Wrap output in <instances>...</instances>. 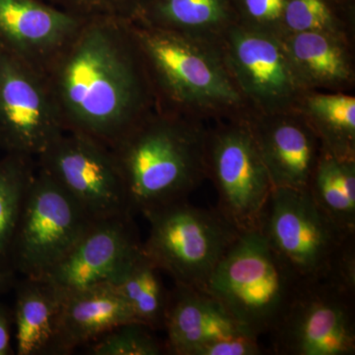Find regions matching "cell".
<instances>
[{
  "mask_svg": "<svg viewBox=\"0 0 355 355\" xmlns=\"http://www.w3.org/2000/svg\"><path fill=\"white\" fill-rule=\"evenodd\" d=\"M257 230L303 282L335 280L355 233L336 226L307 189L273 188Z\"/></svg>",
  "mask_w": 355,
  "mask_h": 355,
  "instance_id": "obj_5",
  "label": "cell"
},
{
  "mask_svg": "<svg viewBox=\"0 0 355 355\" xmlns=\"http://www.w3.org/2000/svg\"><path fill=\"white\" fill-rule=\"evenodd\" d=\"M307 190L336 226L355 233V158L338 157L322 147Z\"/></svg>",
  "mask_w": 355,
  "mask_h": 355,
  "instance_id": "obj_21",
  "label": "cell"
},
{
  "mask_svg": "<svg viewBox=\"0 0 355 355\" xmlns=\"http://www.w3.org/2000/svg\"><path fill=\"white\" fill-rule=\"evenodd\" d=\"M149 235L142 251L174 284L205 291L240 232L216 209L186 200L144 214Z\"/></svg>",
  "mask_w": 355,
  "mask_h": 355,
  "instance_id": "obj_6",
  "label": "cell"
},
{
  "mask_svg": "<svg viewBox=\"0 0 355 355\" xmlns=\"http://www.w3.org/2000/svg\"><path fill=\"white\" fill-rule=\"evenodd\" d=\"M36 171V159L9 153L0 157V270H13L14 235Z\"/></svg>",
  "mask_w": 355,
  "mask_h": 355,
  "instance_id": "obj_24",
  "label": "cell"
},
{
  "mask_svg": "<svg viewBox=\"0 0 355 355\" xmlns=\"http://www.w3.org/2000/svg\"><path fill=\"white\" fill-rule=\"evenodd\" d=\"M205 159L218 191L217 210L239 232L256 230L273 186L249 125L207 137Z\"/></svg>",
  "mask_w": 355,
  "mask_h": 355,
  "instance_id": "obj_11",
  "label": "cell"
},
{
  "mask_svg": "<svg viewBox=\"0 0 355 355\" xmlns=\"http://www.w3.org/2000/svg\"><path fill=\"white\" fill-rule=\"evenodd\" d=\"M226 34V64L240 93L268 112L289 106L304 86L284 39L241 25H231Z\"/></svg>",
  "mask_w": 355,
  "mask_h": 355,
  "instance_id": "obj_12",
  "label": "cell"
},
{
  "mask_svg": "<svg viewBox=\"0 0 355 355\" xmlns=\"http://www.w3.org/2000/svg\"><path fill=\"white\" fill-rule=\"evenodd\" d=\"M12 310L17 355H58V322L64 292L44 279L23 277Z\"/></svg>",
  "mask_w": 355,
  "mask_h": 355,
  "instance_id": "obj_18",
  "label": "cell"
},
{
  "mask_svg": "<svg viewBox=\"0 0 355 355\" xmlns=\"http://www.w3.org/2000/svg\"><path fill=\"white\" fill-rule=\"evenodd\" d=\"M36 162L94 220L132 216L113 151L97 140L65 132Z\"/></svg>",
  "mask_w": 355,
  "mask_h": 355,
  "instance_id": "obj_9",
  "label": "cell"
},
{
  "mask_svg": "<svg viewBox=\"0 0 355 355\" xmlns=\"http://www.w3.org/2000/svg\"><path fill=\"white\" fill-rule=\"evenodd\" d=\"M160 270L141 251L112 284L120 291L135 321L151 330H164L169 292Z\"/></svg>",
  "mask_w": 355,
  "mask_h": 355,
  "instance_id": "obj_22",
  "label": "cell"
},
{
  "mask_svg": "<svg viewBox=\"0 0 355 355\" xmlns=\"http://www.w3.org/2000/svg\"><path fill=\"white\" fill-rule=\"evenodd\" d=\"M299 80L306 86H336L352 78L349 55L338 35L304 32L284 37Z\"/></svg>",
  "mask_w": 355,
  "mask_h": 355,
  "instance_id": "obj_20",
  "label": "cell"
},
{
  "mask_svg": "<svg viewBox=\"0 0 355 355\" xmlns=\"http://www.w3.org/2000/svg\"><path fill=\"white\" fill-rule=\"evenodd\" d=\"M12 336V310L0 301V355L15 354Z\"/></svg>",
  "mask_w": 355,
  "mask_h": 355,
  "instance_id": "obj_30",
  "label": "cell"
},
{
  "mask_svg": "<svg viewBox=\"0 0 355 355\" xmlns=\"http://www.w3.org/2000/svg\"><path fill=\"white\" fill-rule=\"evenodd\" d=\"M85 20L44 0H0V44L44 73Z\"/></svg>",
  "mask_w": 355,
  "mask_h": 355,
  "instance_id": "obj_14",
  "label": "cell"
},
{
  "mask_svg": "<svg viewBox=\"0 0 355 355\" xmlns=\"http://www.w3.org/2000/svg\"><path fill=\"white\" fill-rule=\"evenodd\" d=\"M153 330L139 322H128L112 329L88 343L90 355H161L164 343L154 335Z\"/></svg>",
  "mask_w": 355,
  "mask_h": 355,
  "instance_id": "obj_25",
  "label": "cell"
},
{
  "mask_svg": "<svg viewBox=\"0 0 355 355\" xmlns=\"http://www.w3.org/2000/svg\"><path fill=\"white\" fill-rule=\"evenodd\" d=\"M132 23L148 73L155 109L178 114L200 107H231L241 93L209 42Z\"/></svg>",
  "mask_w": 355,
  "mask_h": 355,
  "instance_id": "obj_4",
  "label": "cell"
},
{
  "mask_svg": "<svg viewBox=\"0 0 355 355\" xmlns=\"http://www.w3.org/2000/svg\"><path fill=\"white\" fill-rule=\"evenodd\" d=\"M273 188L307 189L322 144L307 120L268 114L249 125Z\"/></svg>",
  "mask_w": 355,
  "mask_h": 355,
  "instance_id": "obj_15",
  "label": "cell"
},
{
  "mask_svg": "<svg viewBox=\"0 0 355 355\" xmlns=\"http://www.w3.org/2000/svg\"><path fill=\"white\" fill-rule=\"evenodd\" d=\"M141 251L130 214L100 219L44 279L64 292L112 284Z\"/></svg>",
  "mask_w": 355,
  "mask_h": 355,
  "instance_id": "obj_13",
  "label": "cell"
},
{
  "mask_svg": "<svg viewBox=\"0 0 355 355\" xmlns=\"http://www.w3.org/2000/svg\"><path fill=\"white\" fill-rule=\"evenodd\" d=\"M207 137L183 116L154 109L112 148L132 214L186 200L207 176Z\"/></svg>",
  "mask_w": 355,
  "mask_h": 355,
  "instance_id": "obj_2",
  "label": "cell"
},
{
  "mask_svg": "<svg viewBox=\"0 0 355 355\" xmlns=\"http://www.w3.org/2000/svg\"><path fill=\"white\" fill-rule=\"evenodd\" d=\"M166 352L195 355L203 345L237 334H250L209 292L175 284L166 312Z\"/></svg>",
  "mask_w": 355,
  "mask_h": 355,
  "instance_id": "obj_16",
  "label": "cell"
},
{
  "mask_svg": "<svg viewBox=\"0 0 355 355\" xmlns=\"http://www.w3.org/2000/svg\"><path fill=\"white\" fill-rule=\"evenodd\" d=\"M304 32L338 35L335 15L326 0H287L282 19V38Z\"/></svg>",
  "mask_w": 355,
  "mask_h": 355,
  "instance_id": "obj_26",
  "label": "cell"
},
{
  "mask_svg": "<svg viewBox=\"0 0 355 355\" xmlns=\"http://www.w3.org/2000/svg\"><path fill=\"white\" fill-rule=\"evenodd\" d=\"M287 0H233L241 26L272 33L282 38V19Z\"/></svg>",
  "mask_w": 355,
  "mask_h": 355,
  "instance_id": "obj_27",
  "label": "cell"
},
{
  "mask_svg": "<svg viewBox=\"0 0 355 355\" xmlns=\"http://www.w3.org/2000/svg\"><path fill=\"white\" fill-rule=\"evenodd\" d=\"M279 355H354L355 292L328 279L305 282L272 335Z\"/></svg>",
  "mask_w": 355,
  "mask_h": 355,
  "instance_id": "obj_10",
  "label": "cell"
},
{
  "mask_svg": "<svg viewBox=\"0 0 355 355\" xmlns=\"http://www.w3.org/2000/svg\"><path fill=\"white\" fill-rule=\"evenodd\" d=\"M304 284L256 229L240 232L205 291L260 338L279 326Z\"/></svg>",
  "mask_w": 355,
  "mask_h": 355,
  "instance_id": "obj_3",
  "label": "cell"
},
{
  "mask_svg": "<svg viewBox=\"0 0 355 355\" xmlns=\"http://www.w3.org/2000/svg\"><path fill=\"white\" fill-rule=\"evenodd\" d=\"M263 354L258 336L237 334L226 336L200 347L195 355H260Z\"/></svg>",
  "mask_w": 355,
  "mask_h": 355,
  "instance_id": "obj_29",
  "label": "cell"
},
{
  "mask_svg": "<svg viewBox=\"0 0 355 355\" xmlns=\"http://www.w3.org/2000/svg\"><path fill=\"white\" fill-rule=\"evenodd\" d=\"M94 219L37 166L11 248V268L44 279L92 225Z\"/></svg>",
  "mask_w": 355,
  "mask_h": 355,
  "instance_id": "obj_7",
  "label": "cell"
},
{
  "mask_svg": "<svg viewBox=\"0 0 355 355\" xmlns=\"http://www.w3.org/2000/svg\"><path fill=\"white\" fill-rule=\"evenodd\" d=\"M84 18L109 17L130 19L144 0H44Z\"/></svg>",
  "mask_w": 355,
  "mask_h": 355,
  "instance_id": "obj_28",
  "label": "cell"
},
{
  "mask_svg": "<svg viewBox=\"0 0 355 355\" xmlns=\"http://www.w3.org/2000/svg\"><path fill=\"white\" fill-rule=\"evenodd\" d=\"M64 132L44 72L0 44V150L36 159Z\"/></svg>",
  "mask_w": 355,
  "mask_h": 355,
  "instance_id": "obj_8",
  "label": "cell"
},
{
  "mask_svg": "<svg viewBox=\"0 0 355 355\" xmlns=\"http://www.w3.org/2000/svg\"><path fill=\"white\" fill-rule=\"evenodd\" d=\"M234 17L233 0H144L130 20L209 42Z\"/></svg>",
  "mask_w": 355,
  "mask_h": 355,
  "instance_id": "obj_19",
  "label": "cell"
},
{
  "mask_svg": "<svg viewBox=\"0 0 355 355\" xmlns=\"http://www.w3.org/2000/svg\"><path fill=\"white\" fill-rule=\"evenodd\" d=\"M304 118L322 147L338 157L355 158V98L343 93L308 96Z\"/></svg>",
  "mask_w": 355,
  "mask_h": 355,
  "instance_id": "obj_23",
  "label": "cell"
},
{
  "mask_svg": "<svg viewBox=\"0 0 355 355\" xmlns=\"http://www.w3.org/2000/svg\"><path fill=\"white\" fill-rule=\"evenodd\" d=\"M17 273L10 270H0V296L14 288L17 282Z\"/></svg>",
  "mask_w": 355,
  "mask_h": 355,
  "instance_id": "obj_31",
  "label": "cell"
},
{
  "mask_svg": "<svg viewBox=\"0 0 355 355\" xmlns=\"http://www.w3.org/2000/svg\"><path fill=\"white\" fill-rule=\"evenodd\" d=\"M64 132L109 148L155 109L130 19L86 18L44 71Z\"/></svg>",
  "mask_w": 355,
  "mask_h": 355,
  "instance_id": "obj_1",
  "label": "cell"
},
{
  "mask_svg": "<svg viewBox=\"0 0 355 355\" xmlns=\"http://www.w3.org/2000/svg\"><path fill=\"white\" fill-rule=\"evenodd\" d=\"M137 322L127 301L110 282L64 292L58 322V355L72 354L112 329Z\"/></svg>",
  "mask_w": 355,
  "mask_h": 355,
  "instance_id": "obj_17",
  "label": "cell"
}]
</instances>
